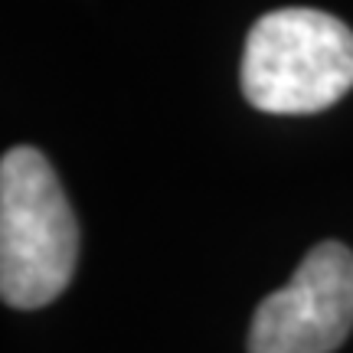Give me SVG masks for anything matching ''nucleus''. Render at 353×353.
Masks as SVG:
<instances>
[{
    "instance_id": "1",
    "label": "nucleus",
    "mask_w": 353,
    "mask_h": 353,
    "mask_svg": "<svg viewBox=\"0 0 353 353\" xmlns=\"http://www.w3.org/2000/svg\"><path fill=\"white\" fill-rule=\"evenodd\" d=\"M79 223L59 176L37 148L0 161V294L33 311L56 301L76 272Z\"/></svg>"
},
{
    "instance_id": "2",
    "label": "nucleus",
    "mask_w": 353,
    "mask_h": 353,
    "mask_svg": "<svg viewBox=\"0 0 353 353\" xmlns=\"http://www.w3.org/2000/svg\"><path fill=\"white\" fill-rule=\"evenodd\" d=\"M353 88V30L311 7L265 13L242 50V92L272 114L330 108Z\"/></svg>"
},
{
    "instance_id": "3",
    "label": "nucleus",
    "mask_w": 353,
    "mask_h": 353,
    "mask_svg": "<svg viewBox=\"0 0 353 353\" xmlns=\"http://www.w3.org/2000/svg\"><path fill=\"white\" fill-rule=\"evenodd\" d=\"M353 330V252L321 242L249 327V353H334Z\"/></svg>"
}]
</instances>
